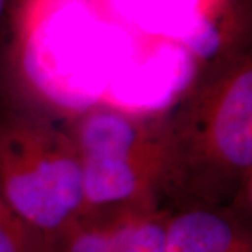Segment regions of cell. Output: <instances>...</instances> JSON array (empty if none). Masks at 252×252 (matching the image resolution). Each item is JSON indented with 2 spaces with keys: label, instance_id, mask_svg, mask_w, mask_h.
Returning <instances> with one entry per match:
<instances>
[{
  "label": "cell",
  "instance_id": "6da1fadb",
  "mask_svg": "<svg viewBox=\"0 0 252 252\" xmlns=\"http://www.w3.org/2000/svg\"><path fill=\"white\" fill-rule=\"evenodd\" d=\"M164 114V196L181 206L230 207L251 217V51L233 48L219 55Z\"/></svg>",
  "mask_w": 252,
  "mask_h": 252
},
{
  "label": "cell",
  "instance_id": "7a4b0ae2",
  "mask_svg": "<svg viewBox=\"0 0 252 252\" xmlns=\"http://www.w3.org/2000/svg\"><path fill=\"white\" fill-rule=\"evenodd\" d=\"M64 127L80 161L81 212L160 203L168 180L164 112L135 114L95 105Z\"/></svg>",
  "mask_w": 252,
  "mask_h": 252
},
{
  "label": "cell",
  "instance_id": "3957f363",
  "mask_svg": "<svg viewBox=\"0 0 252 252\" xmlns=\"http://www.w3.org/2000/svg\"><path fill=\"white\" fill-rule=\"evenodd\" d=\"M0 196L48 238L80 213V161L64 126L24 107L0 112Z\"/></svg>",
  "mask_w": 252,
  "mask_h": 252
},
{
  "label": "cell",
  "instance_id": "277c9868",
  "mask_svg": "<svg viewBox=\"0 0 252 252\" xmlns=\"http://www.w3.org/2000/svg\"><path fill=\"white\" fill-rule=\"evenodd\" d=\"M164 252H252L251 217L230 207L170 210Z\"/></svg>",
  "mask_w": 252,
  "mask_h": 252
},
{
  "label": "cell",
  "instance_id": "5b68a950",
  "mask_svg": "<svg viewBox=\"0 0 252 252\" xmlns=\"http://www.w3.org/2000/svg\"><path fill=\"white\" fill-rule=\"evenodd\" d=\"M160 203H135L81 212L49 237L51 252H119L139 220Z\"/></svg>",
  "mask_w": 252,
  "mask_h": 252
},
{
  "label": "cell",
  "instance_id": "8992f818",
  "mask_svg": "<svg viewBox=\"0 0 252 252\" xmlns=\"http://www.w3.org/2000/svg\"><path fill=\"white\" fill-rule=\"evenodd\" d=\"M0 252H51L49 238L27 224L1 196Z\"/></svg>",
  "mask_w": 252,
  "mask_h": 252
},
{
  "label": "cell",
  "instance_id": "52a82bcc",
  "mask_svg": "<svg viewBox=\"0 0 252 252\" xmlns=\"http://www.w3.org/2000/svg\"><path fill=\"white\" fill-rule=\"evenodd\" d=\"M170 210L157 206L147 212L126 238L119 252H164Z\"/></svg>",
  "mask_w": 252,
  "mask_h": 252
},
{
  "label": "cell",
  "instance_id": "ba28073f",
  "mask_svg": "<svg viewBox=\"0 0 252 252\" xmlns=\"http://www.w3.org/2000/svg\"><path fill=\"white\" fill-rule=\"evenodd\" d=\"M9 0H0V21H1V17H3V13L6 10V4H7Z\"/></svg>",
  "mask_w": 252,
  "mask_h": 252
}]
</instances>
